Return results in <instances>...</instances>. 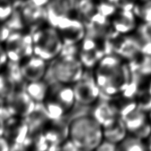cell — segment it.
<instances>
[{
  "label": "cell",
  "instance_id": "cell-1",
  "mask_svg": "<svg viewBox=\"0 0 151 151\" xmlns=\"http://www.w3.org/2000/svg\"><path fill=\"white\" fill-rule=\"evenodd\" d=\"M101 93L113 97L121 93L130 82L128 66L115 54H106L93 69Z\"/></svg>",
  "mask_w": 151,
  "mask_h": 151
},
{
  "label": "cell",
  "instance_id": "cell-2",
  "mask_svg": "<svg viewBox=\"0 0 151 151\" xmlns=\"http://www.w3.org/2000/svg\"><path fill=\"white\" fill-rule=\"evenodd\" d=\"M68 139L78 150H96L104 140L103 127L92 115H80L68 125Z\"/></svg>",
  "mask_w": 151,
  "mask_h": 151
},
{
  "label": "cell",
  "instance_id": "cell-3",
  "mask_svg": "<svg viewBox=\"0 0 151 151\" xmlns=\"http://www.w3.org/2000/svg\"><path fill=\"white\" fill-rule=\"evenodd\" d=\"M76 103L72 86L55 82L50 84L48 93L41 105L48 118L58 119L70 111Z\"/></svg>",
  "mask_w": 151,
  "mask_h": 151
},
{
  "label": "cell",
  "instance_id": "cell-4",
  "mask_svg": "<svg viewBox=\"0 0 151 151\" xmlns=\"http://www.w3.org/2000/svg\"><path fill=\"white\" fill-rule=\"evenodd\" d=\"M76 46H72V51L63 48L60 55L50 62L49 70L55 82L72 86L84 73L86 69L76 55V50L73 51Z\"/></svg>",
  "mask_w": 151,
  "mask_h": 151
},
{
  "label": "cell",
  "instance_id": "cell-5",
  "mask_svg": "<svg viewBox=\"0 0 151 151\" xmlns=\"http://www.w3.org/2000/svg\"><path fill=\"white\" fill-rule=\"evenodd\" d=\"M33 52L49 63L62 52L64 43L56 27L47 24L32 33Z\"/></svg>",
  "mask_w": 151,
  "mask_h": 151
},
{
  "label": "cell",
  "instance_id": "cell-6",
  "mask_svg": "<svg viewBox=\"0 0 151 151\" xmlns=\"http://www.w3.org/2000/svg\"><path fill=\"white\" fill-rule=\"evenodd\" d=\"M119 113L129 133L143 140L151 134L149 116L144 108L135 101H129L119 108Z\"/></svg>",
  "mask_w": 151,
  "mask_h": 151
},
{
  "label": "cell",
  "instance_id": "cell-7",
  "mask_svg": "<svg viewBox=\"0 0 151 151\" xmlns=\"http://www.w3.org/2000/svg\"><path fill=\"white\" fill-rule=\"evenodd\" d=\"M8 60L21 63L34 55L32 33L27 31H12L4 43Z\"/></svg>",
  "mask_w": 151,
  "mask_h": 151
},
{
  "label": "cell",
  "instance_id": "cell-8",
  "mask_svg": "<svg viewBox=\"0 0 151 151\" xmlns=\"http://www.w3.org/2000/svg\"><path fill=\"white\" fill-rule=\"evenodd\" d=\"M76 103L82 106L96 104L101 94L93 70L86 69L82 76L72 85Z\"/></svg>",
  "mask_w": 151,
  "mask_h": 151
},
{
  "label": "cell",
  "instance_id": "cell-9",
  "mask_svg": "<svg viewBox=\"0 0 151 151\" xmlns=\"http://www.w3.org/2000/svg\"><path fill=\"white\" fill-rule=\"evenodd\" d=\"M106 54L105 42L91 36L86 35L77 45L76 55L85 69L93 70Z\"/></svg>",
  "mask_w": 151,
  "mask_h": 151
},
{
  "label": "cell",
  "instance_id": "cell-10",
  "mask_svg": "<svg viewBox=\"0 0 151 151\" xmlns=\"http://www.w3.org/2000/svg\"><path fill=\"white\" fill-rule=\"evenodd\" d=\"M64 47L78 45L86 37L87 30L85 24L77 16L63 18L56 27Z\"/></svg>",
  "mask_w": 151,
  "mask_h": 151
},
{
  "label": "cell",
  "instance_id": "cell-11",
  "mask_svg": "<svg viewBox=\"0 0 151 151\" xmlns=\"http://www.w3.org/2000/svg\"><path fill=\"white\" fill-rule=\"evenodd\" d=\"M8 111L11 115L27 119L35 113L37 104L25 90L19 88L5 99Z\"/></svg>",
  "mask_w": 151,
  "mask_h": 151
},
{
  "label": "cell",
  "instance_id": "cell-12",
  "mask_svg": "<svg viewBox=\"0 0 151 151\" xmlns=\"http://www.w3.org/2000/svg\"><path fill=\"white\" fill-rule=\"evenodd\" d=\"M4 135L10 143V147L23 148V143L31 132L30 125L26 119L12 115L5 122Z\"/></svg>",
  "mask_w": 151,
  "mask_h": 151
},
{
  "label": "cell",
  "instance_id": "cell-13",
  "mask_svg": "<svg viewBox=\"0 0 151 151\" xmlns=\"http://www.w3.org/2000/svg\"><path fill=\"white\" fill-rule=\"evenodd\" d=\"M62 119H51L48 118L40 129L50 145L48 150H60V145L68 139L69 123Z\"/></svg>",
  "mask_w": 151,
  "mask_h": 151
},
{
  "label": "cell",
  "instance_id": "cell-14",
  "mask_svg": "<svg viewBox=\"0 0 151 151\" xmlns=\"http://www.w3.org/2000/svg\"><path fill=\"white\" fill-rule=\"evenodd\" d=\"M21 12L25 29L31 33L48 23L46 7L36 6L25 2L21 5Z\"/></svg>",
  "mask_w": 151,
  "mask_h": 151
},
{
  "label": "cell",
  "instance_id": "cell-15",
  "mask_svg": "<svg viewBox=\"0 0 151 151\" xmlns=\"http://www.w3.org/2000/svg\"><path fill=\"white\" fill-rule=\"evenodd\" d=\"M78 0H51L46 7L48 23L56 27L63 18L76 16Z\"/></svg>",
  "mask_w": 151,
  "mask_h": 151
},
{
  "label": "cell",
  "instance_id": "cell-16",
  "mask_svg": "<svg viewBox=\"0 0 151 151\" xmlns=\"http://www.w3.org/2000/svg\"><path fill=\"white\" fill-rule=\"evenodd\" d=\"M48 62L33 55L20 63L21 73L26 82L44 79L48 71Z\"/></svg>",
  "mask_w": 151,
  "mask_h": 151
},
{
  "label": "cell",
  "instance_id": "cell-17",
  "mask_svg": "<svg viewBox=\"0 0 151 151\" xmlns=\"http://www.w3.org/2000/svg\"><path fill=\"white\" fill-rule=\"evenodd\" d=\"M114 31L121 35H129L135 30L137 19L133 10L117 9L110 18Z\"/></svg>",
  "mask_w": 151,
  "mask_h": 151
},
{
  "label": "cell",
  "instance_id": "cell-18",
  "mask_svg": "<svg viewBox=\"0 0 151 151\" xmlns=\"http://www.w3.org/2000/svg\"><path fill=\"white\" fill-rule=\"evenodd\" d=\"M91 115L103 127L117 119L119 113V108L114 104L107 101L96 104Z\"/></svg>",
  "mask_w": 151,
  "mask_h": 151
},
{
  "label": "cell",
  "instance_id": "cell-19",
  "mask_svg": "<svg viewBox=\"0 0 151 151\" xmlns=\"http://www.w3.org/2000/svg\"><path fill=\"white\" fill-rule=\"evenodd\" d=\"M105 140L119 144L129 134L126 126L120 116L107 125L103 126Z\"/></svg>",
  "mask_w": 151,
  "mask_h": 151
},
{
  "label": "cell",
  "instance_id": "cell-20",
  "mask_svg": "<svg viewBox=\"0 0 151 151\" xmlns=\"http://www.w3.org/2000/svg\"><path fill=\"white\" fill-rule=\"evenodd\" d=\"M50 84L44 79L27 82L25 90L37 104H42L49 90Z\"/></svg>",
  "mask_w": 151,
  "mask_h": 151
},
{
  "label": "cell",
  "instance_id": "cell-21",
  "mask_svg": "<svg viewBox=\"0 0 151 151\" xmlns=\"http://www.w3.org/2000/svg\"><path fill=\"white\" fill-rule=\"evenodd\" d=\"M50 145L46 139L40 129L29 133L26 141L23 143L24 150H31L37 151L48 150Z\"/></svg>",
  "mask_w": 151,
  "mask_h": 151
},
{
  "label": "cell",
  "instance_id": "cell-22",
  "mask_svg": "<svg viewBox=\"0 0 151 151\" xmlns=\"http://www.w3.org/2000/svg\"><path fill=\"white\" fill-rule=\"evenodd\" d=\"M19 88L5 66L0 71V97L6 99L15 90Z\"/></svg>",
  "mask_w": 151,
  "mask_h": 151
},
{
  "label": "cell",
  "instance_id": "cell-23",
  "mask_svg": "<svg viewBox=\"0 0 151 151\" xmlns=\"http://www.w3.org/2000/svg\"><path fill=\"white\" fill-rule=\"evenodd\" d=\"M145 151L147 150L145 140L129 133L117 145V150Z\"/></svg>",
  "mask_w": 151,
  "mask_h": 151
},
{
  "label": "cell",
  "instance_id": "cell-24",
  "mask_svg": "<svg viewBox=\"0 0 151 151\" xmlns=\"http://www.w3.org/2000/svg\"><path fill=\"white\" fill-rule=\"evenodd\" d=\"M133 12L144 23H151V0H139L134 4Z\"/></svg>",
  "mask_w": 151,
  "mask_h": 151
},
{
  "label": "cell",
  "instance_id": "cell-25",
  "mask_svg": "<svg viewBox=\"0 0 151 151\" xmlns=\"http://www.w3.org/2000/svg\"><path fill=\"white\" fill-rule=\"evenodd\" d=\"M95 4L97 11L109 18H111L118 9L117 6L109 0H98Z\"/></svg>",
  "mask_w": 151,
  "mask_h": 151
},
{
  "label": "cell",
  "instance_id": "cell-26",
  "mask_svg": "<svg viewBox=\"0 0 151 151\" xmlns=\"http://www.w3.org/2000/svg\"><path fill=\"white\" fill-rule=\"evenodd\" d=\"M15 0H0V23H5L14 12Z\"/></svg>",
  "mask_w": 151,
  "mask_h": 151
},
{
  "label": "cell",
  "instance_id": "cell-27",
  "mask_svg": "<svg viewBox=\"0 0 151 151\" xmlns=\"http://www.w3.org/2000/svg\"><path fill=\"white\" fill-rule=\"evenodd\" d=\"M12 31L5 23H0V44L4 45Z\"/></svg>",
  "mask_w": 151,
  "mask_h": 151
},
{
  "label": "cell",
  "instance_id": "cell-28",
  "mask_svg": "<svg viewBox=\"0 0 151 151\" xmlns=\"http://www.w3.org/2000/svg\"><path fill=\"white\" fill-rule=\"evenodd\" d=\"M96 150H101V151L117 150V145L104 139Z\"/></svg>",
  "mask_w": 151,
  "mask_h": 151
},
{
  "label": "cell",
  "instance_id": "cell-29",
  "mask_svg": "<svg viewBox=\"0 0 151 151\" xmlns=\"http://www.w3.org/2000/svg\"><path fill=\"white\" fill-rule=\"evenodd\" d=\"M8 57L5 51L4 45L0 44V71L4 68L8 62Z\"/></svg>",
  "mask_w": 151,
  "mask_h": 151
},
{
  "label": "cell",
  "instance_id": "cell-30",
  "mask_svg": "<svg viewBox=\"0 0 151 151\" xmlns=\"http://www.w3.org/2000/svg\"><path fill=\"white\" fill-rule=\"evenodd\" d=\"M11 150L10 143L4 135L0 136V151H7Z\"/></svg>",
  "mask_w": 151,
  "mask_h": 151
},
{
  "label": "cell",
  "instance_id": "cell-31",
  "mask_svg": "<svg viewBox=\"0 0 151 151\" xmlns=\"http://www.w3.org/2000/svg\"><path fill=\"white\" fill-rule=\"evenodd\" d=\"M51 0H25L27 4L39 7H47Z\"/></svg>",
  "mask_w": 151,
  "mask_h": 151
},
{
  "label": "cell",
  "instance_id": "cell-32",
  "mask_svg": "<svg viewBox=\"0 0 151 151\" xmlns=\"http://www.w3.org/2000/svg\"><path fill=\"white\" fill-rule=\"evenodd\" d=\"M145 142H146L147 150H151V134L147 137V139H146V141H145Z\"/></svg>",
  "mask_w": 151,
  "mask_h": 151
},
{
  "label": "cell",
  "instance_id": "cell-33",
  "mask_svg": "<svg viewBox=\"0 0 151 151\" xmlns=\"http://www.w3.org/2000/svg\"><path fill=\"white\" fill-rule=\"evenodd\" d=\"M149 88H148V93H149V95L151 96V82H150L149 83V87H148Z\"/></svg>",
  "mask_w": 151,
  "mask_h": 151
},
{
  "label": "cell",
  "instance_id": "cell-34",
  "mask_svg": "<svg viewBox=\"0 0 151 151\" xmlns=\"http://www.w3.org/2000/svg\"><path fill=\"white\" fill-rule=\"evenodd\" d=\"M148 116H149V122L150 123V125H151V108L150 109V111H149V113L148 114Z\"/></svg>",
  "mask_w": 151,
  "mask_h": 151
},
{
  "label": "cell",
  "instance_id": "cell-35",
  "mask_svg": "<svg viewBox=\"0 0 151 151\" xmlns=\"http://www.w3.org/2000/svg\"><path fill=\"white\" fill-rule=\"evenodd\" d=\"M22 1H25V0H22Z\"/></svg>",
  "mask_w": 151,
  "mask_h": 151
}]
</instances>
